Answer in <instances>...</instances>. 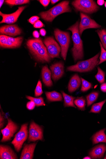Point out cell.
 Wrapping results in <instances>:
<instances>
[{
    "mask_svg": "<svg viewBox=\"0 0 106 159\" xmlns=\"http://www.w3.org/2000/svg\"><path fill=\"white\" fill-rule=\"evenodd\" d=\"M44 25L43 23L39 20H38L34 24V27L35 28H39L44 27Z\"/></svg>",
    "mask_w": 106,
    "mask_h": 159,
    "instance_id": "cell-38",
    "label": "cell"
},
{
    "mask_svg": "<svg viewBox=\"0 0 106 159\" xmlns=\"http://www.w3.org/2000/svg\"><path fill=\"white\" fill-rule=\"evenodd\" d=\"M51 75V71L48 66H44L42 70V78L43 83L47 86L51 87L53 85Z\"/></svg>",
    "mask_w": 106,
    "mask_h": 159,
    "instance_id": "cell-20",
    "label": "cell"
},
{
    "mask_svg": "<svg viewBox=\"0 0 106 159\" xmlns=\"http://www.w3.org/2000/svg\"><path fill=\"white\" fill-rule=\"evenodd\" d=\"M28 124L22 125L20 131L15 136L14 139L12 142L16 151L19 152L24 142L26 140L28 137Z\"/></svg>",
    "mask_w": 106,
    "mask_h": 159,
    "instance_id": "cell-7",
    "label": "cell"
},
{
    "mask_svg": "<svg viewBox=\"0 0 106 159\" xmlns=\"http://www.w3.org/2000/svg\"><path fill=\"white\" fill-rule=\"evenodd\" d=\"M62 93L64 100V107H72L76 108V107L74 104V100L75 98L66 94L63 91H62Z\"/></svg>",
    "mask_w": 106,
    "mask_h": 159,
    "instance_id": "cell-24",
    "label": "cell"
},
{
    "mask_svg": "<svg viewBox=\"0 0 106 159\" xmlns=\"http://www.w3.org/2000/svg\"><path fill=\"white\" fill-rule=\"evenodd\" d=\"M26 7V6L19 7L18 9L16 12L10 14H4L1 11L0 16L2 17V20L0 23L12 24L16 23Z\"/></svg>",
    "mask_w": 106,
    "mask_h": 159,
    "instance_id": "cell-11",
    "label": "cell"
},
{
    "mask_svg": "<svg viewBox=\"0 0 106 159\" xmlns=\"http://www.w3.org/2000/svg\"><path fill=\"white\" fill-rule=\"evenodd\" d=\"M99 95L97 92H93L91 93L86 96L87 107L91 105L96 100Z\"/></svg>",
    "mask_w": 106,
    "mask_h": 159,
    "instance_id": "cell-25",
    "label": "cell"
},
{
    "mask_svg": "<svg viewBox=\"0 0 106 159\" xmlns=\"http://www.w3.org/2000/svg\"><path fill=\"white\" fill-rule=\"evenodd\" d=\"M72 5L77 10L89 14L95 12L99 8L95 2L91 0H76Z\"/></svg>",
    "mask_w": 106,
    "mask_h": 159,
    "instance_id": "cell-5",
    "label": "cell"
},
{
    "mask_svg": "<svg viewBox=\"0 0 106 159\" xmlns=\"http://www.w3.org/2000/svg\"><path fill=\"white\" fill-rule=\"evenodd\" d=\"M4 2V1H1H1H0V2H1V8L2 7Z\"/></svg>",
    "mask_w": 106,
    "mask_h": 159,
    "instance_id": "cell-46",
    "label": "cell"
},
{
    "mask_svg": "<svg viewBox=\"0 0 106 159\" xmlns=\"http://www.w3.org/2000/svg\"><path fill=\"white\" fill-rule=\"evenodd\" d=\"M52 78L54 81L58 80L64 73V65L62 62L56 63L50 67Z\"/></svg>",
    "mask_w": 106,
    "mask_h": 159,
    "instance_id": "cell-13",
    "label": "cell"
},
{
    "mask_svg": "<svg viewBox=\"0 0 106 159\" xmlns=\"http://www.w3.org/2000/svg\"><path fill=\"white\" fill-rule=\"evenodd\" d=\"M104 6L105 8H106V2H105L104 3Z\"/></svg>",
    "mask_w": 106,
    "mask_h": 159,
    "instance_id": "cell-48",
    "label": "cell"
},
{
    "mask_svg": "<svg viewBox=\"0 0 106 159\" xmlns=\"http://www.w3.org/2000/svg\"><path fill=\"white\" fill-rule=\"evenodd\" d=\"M35 106V104L33 101H31L27 103L26 107L29 110H32L34 109Z\"/></svg>",
    "mask_w": 106,
    "mask_h": 159,
    "instance_id": "cell-36",
    "label": "cell"
},
{
    "mask_svg": "<svg viewBox=\"0 0 106 159\" xmlns=\"http://www.w3.org/2000/svg\"><path fill=\"white\" fill-rule=\"evenodd\" d=\"M97 4L100 6L103 5L104 3V0H98L97 1Z\"/></svg>",
    "mask_w": 106,
    "mask_h": 159,
    "instance_id": "cell-43",
    "label": "cell"
},
{
    "mask_svg": "<svg viewBox=\"0 0 106 159\" xmlns=\"http://www.w3.org/2000/svg\"><path fill=\"white\" fill-rule=\"evenodd\" d=\"M7 36L4 35H1L0 36V46L1 47L3 48L7 39Z\"/></svg>",
    "mask_w": 106,
    "mask_h": 159,
    "instance_id": "cell-35",
    "label": "cell"
},
{
    "mask_svg": "<svg viewBox=\"0 0 106 159\" xmlns=\"http://www.w3.org/2000/svg\"><path fill=\"white\" fill-rule=\"evenodd\" d=\"M8 123L7 126L1 131L3 135V138L1 140L2 142L10 140L18 129V125L10 119H8Z\"/></svg>",
    "mask_w": 106,
    "mask_h": 159,
    "instance_id": "cell-10",
    "label": "cell"
},
{
    "mask_svg": "<svg viewBox=\"0 0 106 159\" xmlns=\"http://www.w3.org/2000/svg\"><path fill=\"white\" fill-rule=\"evenodd\" d=\"M5 2L9 6H13L15 5L29 3L30 2V1L29 0H7Z\"/></svg>",
    "mask_w": 106,
    "mask_h": 159,
    "instance_id": "cell-28",
    "label": "cell"
},
{
    "mask_svg": "<svg viewBox=\"0 0 106 159\" xmlns=\"http://www.w3.org/2000/svg\"><path fill=\"white\" fill-rule=\"evenodd\" d=\"M101 41V44L103 48L106 50V30L103 29L96 31Z\"/></svg>",
    "mask_w": 106,
    "mask_h": 159,
    "instance_id": "cell-27",
    "label": "cell"
},
{
    "mask_svg": "<svg viewBox=\"0 0 106 159\" xmlns=\"http://www.w3.org/2000/svg\"><path fill=\"white\" fill-rule=\"evenodd\" d=\"M74 103L80 110L84 111L85 109V100L83 97H78L74 101Z\"/></svg>",
    "mask_w": 106,
    "mask_h": 159,
    "instance_id": "cell-26",
    "label": "cell"
},
{
    "mask_svg": "<svg viewBox=\"0 0 106 159\" xmlns=\"http://www.w3.org/2000/svg\"><path fill=\"white\" fill-rule=\"evenodd\" d=\"M45 93L47 99L50 102H60L62 100L63 98L62 94L55 91L46 92Z\"/></svg>",
    "mask_w": 106,
    "mask_h": 159,
    "instance_id": "cell-23",
    "label": "cell"
},
{
    "mask_svg": "<svg viewBox=\"0 0 106 159\" xmlns=\"http://www.w3.org/2000/svg\"><path fill=\"white\" fill-rule=\"evenodd\" d=\"M44 43L51 58H60L59 54L61 51V48L60 47L53 37H49L45 38L44 40Z\"/></svg>",
    "mask_w": 106,
    "mask_h": 159,
    "instance_id": "cell-6",
    "label": "cell"
},
{
    "mask_svg": "<svg viewBox=\"0 0 106 159\" xmlns=\"http://www.w3.org/2000/svg\"><path fill=\"white\" fill-rule=\"evenodd\" d=\"M40 34L43 36H45L46 35V31L44 29H41L39 31Z\"/></svg>",
    "mask_w": 106,
    "mask_h": 159,
    "instance_id": "cell-41",
    "label": "cell"
},
{
    "mask_svg": "<svg viewBox=\"0 0 106 159\" xmlns=\"http://www.w3.org/2000/svg\"><path fill=\"white\" fill-rule=\"evenodd\" d=\"M55 38L61 48V56L64 60L66 59L70 43V36L68 32L62 31L56 29L54 31Z\"/></svg>",
    "mask_w": 106,
    "mask_h": 159,
    "instance_id": "cell-4",
    "label": "cell"
},
{
    "mask_svg": "<svg viewBox=\"0 0 106 159\" xmlns=\"http://www.w3.org/2000/svg\"><path fill=\"white\" fill-rule=\"evenodd\" d=\"M0 158L1 159H15L18 157L10 148L7 146L1 145Z\"/></svg>",
    "mask_w": 106,
    "mask_h": 159,
    "instance_id": "cell-16",
    "label": "cell"
},
{
    "mask_svg": "<svg viewBox=\"0 0 106 159\" xmlns=\"http://www.w3.org/2000/svg\"><path fill=\"white\" fill-rule=\"evenodd\" d=\"M26 45L33 55L39 50L44 46L42 40L40 39L28 40L27 42Z\"/></svg>",
    "mask_w": 106,
    "mask_h": 159,
    "instance_id": "cell-14",
    "label": "cell"
},
{
    "mask_svg": "<svg viewBox=\"0 0 106 159\" xmlns=\"http://www.w3.org/2000/svg\"><path fill=\"white\" fill-rule=\"evenodd\" d=\"M22 30L16 25H5L0 28L1 34H5L10 36L14 37L21 34Z\"/></svg>",
    "mask_w": 106,
    "mask_h": 159,
    "instance_id": "cell-12",
    "label": "cell"
},
{
    "mask_svg": "<svg viewBox=\"0 0 106 159\" xmlns=\"http://www.w3.org/2000/svg\"><path fill=\"white\" fill-rule=\"evenodd\" d=\"M84 159H90V158L89 157H86L84 158Z\"/></svg>",
    "mask_w": 106,
    "mask_h": 159,
    "instance_id": "cell-47",
    "label": "cell"
},
{
    "mask_svg": "<svg viewBox=\"0 0 106 159\" xmlns=\"http://www.w3.org/2000/svg\"><path fill=\"white\" fill-rule=\"evenodd\" d=\"M106 101V99L100 102L94 104L92 107L90 112L99 113Z\"/></svg>",
    "mask_w": 106,
    "mask_h": 159,
    "instance_id": "cell-29",
    "label": "cell"
},
{
    "mask_svg": "<svg viewBox=\"0 0 106 159\" xmlns=\"http://www.w3.org/2000/svg\"><path fill=\"white\" fill-rule=\"evenodd\" d=\"M43 93L42 89V84L40 80L38 82L35 91V95L38 97L41 95Z\"/></svg>",
    "mask_w": 106,
    "mask_h": 159,
    "instance_id": "cell-34",
    "label": "cell"
},
{
    "mask_svg": "<svg viewBox=\"0 0 106 159\" xmlns=\"http://www.w3.org/2000/svg\"><path fill=\"white\" fill-rule=\"evenodd\" d=\"M100 89L102 92L106 93V83H104L101 85Z\"/></svg>",
    "mask_w": 106,
    "mask_h": 159,
    "instance_id": "cell-40",
    "label": "cell"
},
{
    "mask_svg": "<svg viewBox=\"0 0 106 159\" xmlns=\"http://www.w3.org/2000/svg\"><path fill=\"white\" fill-rule=\"evenodd\" d=\"M105 130V129H103L94 135L92 138L93 144L100 142L106 143V135L104 133Z\"/></svg>",
    "mask_w": 106,
    "mask_h": 159,
    "instance_id": "cell-22",
    "label": "cell"
},
{
    "mask_svg": "<svg viewBox=\"0 0 106 159\" xmlns=\"http://www.w3.org/2000/svg\"><path fill=\"white\" fill-rule=\"evenodd\" d=\"M33 55L35 59L40 62L49 63L51 60L47 48L45 46L39 50Z\"/></svg>",
    "mask_w": 106,
    "mask_h": 159,
    "instance_id": "cell-15",
    "label": "cell"
},
{
    "mask_svg": "<svg viewBox=\"0 0 106 159\" xmlns=\"http://www.w3.org/2000/svg\"><path fill=\"white\" fill-rule=\"evenodd\" d=\"M58 1H58V0H52V1H51L52 4H54Z\"/></svg>",
    "mask_w": 106,
    "mask_h": 159,
    "instance_id": "cell-45",
    "label": "cell"
},
{
    "mask_svg": "<svg viewBox=\"0 0 106 159\" xmlns=\"http://www.w3.org/2000/svg\"><path fill=\"white\" fill-rule=\"evenodd\" d=\"M23 38L21 36L16 38L7 36L4 48H14L20 47L22 42Z\"/></svg>",
    "mask_w": 106,
    "mask_h": 159,
    "instance_id": "cell-18",
    "label": "cell"
},
{
    "mask_svg": "<svg viewBox=\"0 0 106 159\" xmlns=\"http://www.w3.org/2000/svg\"><path fill=\"white\" fill-rule=\"evenodd\" d=\"M79 22L67 29L72 33V38L73 42L72 54L75 61L83 59L84 56L83 44L79 31Z\"/></svg>",
    "mask_w": 106,
    "mask_h": 159,
    "instance_id": "cell-1",
    "label": "cell"
},
{
    "mask_svg": "<svg viewBox=\"0 0 106 159\" xmlns=\"http://www.w3.org/2000/svg\"><path fill=\"white\" fill-rule=\"evenodd\" d=\"M39 18L37 16H34L29 19L28 21L29 23L32 25L34 24L39 19Z\"/></svg>",
    "mask_w": 106,
    "mask_h": 159,
    "instance_id": "cell-37",
    "label": "cell"
},
{
    "mask_svg": "<svg viewBox=\"0 0 106 159\" xmlns=\"http://www.w3.org/2000/svg\"><path fill=\"white\" fill-rule=\"evenodd\" d=\"M81 80L77 74L75 75L70 80L68 86L69 92L72 93L76 91L80 86Z\"/></svg>",
    "mask_w": 106,
    "mask_h": 159,
    "instance_id": "cell-21",
    "label": "cell"
},
{
    "mask_svg": "<svg viewBox=\"0 0 106 159\" xmlns=\"http://www.w3.org/2000/svg\"><path fill=\"white\" fill-rule=\"evenodd\" d=\"M4 120V119L3 116H2L1 114V128H2V127H3V121Z\"/></svg>",
    "mask_w": 106,
    "mask_h": 159,
    "instance_id": "cell-44",
    "label": "cell"
},
{
    "mask_svg": "<svg viewBox=\"0 0 106 159\" xmlns=\"http://www.w3.org/2000/svg\"><path fill=\"white\" fill-rule=\"evenodd\" d=\"M101 49V53L99 57L100 61L98 64L101 63L106 61V51L103 48L101 42H99Z\"/></svg>",
    "mask_w": 106,
    "mask_h": 159,
    "instance_id": "cell-33",
    "label": "cell"
},
{
    "mask_svg": "<svg viewBox=\"0 0 106 159\" xmlns=\"http://www.w3.org/2000/svg\"><path fill=\"white\" fill-rule=\"evenodd\" d=\"M82 81V87L81 91L82 92L87 91L92 87L91 83L85 80L82 78H81Z\"/></svg>",
    "mask_w": 106,
    "mask_h": 159,
    "instance_id": "cell-32",
    "label": "cell"
},
{
    "mask_svg": "<svg viewBox=\"0 0 106 159\" xmlns=\"http://www.w3.org/2000/svg\"><path fill=\"white\" fill-rule=\"evenodd\" d=\"M98 73L95 76V77L100 83H103L104 82L105 80V73L99 67H98Z\"/></svg>",
    "mask_w": 106,
    "mask_h": 159,
    "instance_id": "cell-31",
    "label": "cell"
},
{
    "mask_svg": "<svg viewBox=\"0 0 106 159\" xmlns=\"http://www.w3.org/2000/svg\"><path fill=\"white\" fill-rule=\"evenodd\" d=\"M99 53L90 59L87 60L79 61L77 64L71 66L67 68V70L84 73L92 70L98 65L99 61L98 58Z\"/></svg>",
    "mask_w": 106,
    "mask_h": 159,
    "instance_id": "cell-3",
    "label": "cell"
},
{
    "mask_svg": "<svg viewBox=\"0 0 106 159\" xmlns=\"http://www.w3.org/2000/svg\"><path fill=\"white\" fill-rule=\"evenodd\" d=\"M37 143L26 144L21 153V159H33Z\"/></svg>",
    "mask_w": 106,
    "mask_h": 159,
    "instance_id": "cell-17",
    "label": "cell"
},
{
    "mask_svg": "<svg viewBox=\"0 0 106 159\" xmlns=\"http://www.w3.org/2000/svg\"><path fill=\"white\" fill-rule=\"evenodd\" d=\"M104 159H106V156H105V157L104 158Z\"/></svg>",
    "mask_w": 106,
    "mask_h": 159,
    "instance_id": "cell-49",
    "label": "cell"
},
{
    "mask_svg": "<svg viewBox=\"0 0 106 159\" xmlns=\"http://www.w3.org/2000/svg\"><path fill=\"white\" fill-rule=\"evenodd\" d=\"M33 36L36 39H38L39 38L40 34L37 31H35L33 33Z\"/></svg>",
    "mask_w": 106,
    "mask_h": 159,
    "instance_id": "cell-42",
    "label": "cell"
},
{
    "mask_svg": "<svg viewBox=\"0 0 106 159\" xmlns=\"http://www.w3.org/2000/svg\"><path fill=\"white\" fill-rule=\"evenodd\" d=\"M81 21L79 26V31L80 35L86 29L89 28H98L101 26L97 23L94 20L86 14L81 13Z\"/></svg>",
    "mask_w": 106,
    "mask_h": 159,
    "instance_id": "cell-8",
    "label": "cell"
},
{
    "mask_svg": "<svg viewBox=\"0 0 106 159\" xmlns=\"http://www.w3.org/2000/svg\"><path fill=\"white\" fill-rule=\"evenodd\" d=\"M27 98L31 101H32L37 107L44 106L45 105L44 99L42 97L35 98L31 96H26Z\"/></svg>",
    "mask_w": 106,
    "mask_h": 159,
    "instance_id": "cell-30",
    "label": "cell"
},
{
    "mask_svg": "<svg viewBox=\"0 0 106 159\" xmlns=\"http://www.w3.org/2000/svg\"><path fill=\"white\" fill-rule=\"evenodd\" d=\"M69 2L65 1L59 3L48 11L41 12L40 16L45 21L52 22L60 14L67 12H70L71 10L69 6Z\"/></svg>",
    "mask_w": 106,
    "mask_h": 159,
    "instance_id": "cell-2",
    "label": "cell"
},
{
    "mask_svg": "<svg viewBox=\"0 0 106 159\" xmlns=\"http://www.w3.org/2000/svg\"><path fill=\"white\" fill-rule=\"evenodd\" d=\"M106 150V146L100 144L94 148L89 153V155L92 158H101L104 156Z\"/></svg>",
    "mask_w": 106,
    "mask_h": 159,
    "instance_id": "cell-19",
    "label": "cell"
},
{
    "mask_svg": "<svg viewBox=\"0 0 106 159\" xmlns=\"http://www.w3.org/2000/svg\"><path fill=\"white\" fill-rule=\"evenodd\" d=\"M43 139V131L39 126L34 122L30 124L29 129V142H34Z\"/></svg>",
    "mask_w": 106,
    "mask_h": 159,
    "instance_id": "cell-9",
    "label": "cell"
},
{
    "mask_svg": "<svg viewBox=\"0 0 106 159\" xmlns=\"http://www.w3.org/2000/svg\"><path fill=\"white\" fill-rule=\"evenodd\" d=\"M39 1L44 7H45L48 5L51 1L49 0H40Z\"/></svg>",
    "mask_w": 106,
    "mask_h": 159,
    "instance_id": "cell-39",
    "label": "cell"
}]
</instances>
